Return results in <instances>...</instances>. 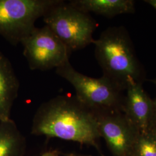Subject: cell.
I'll list each match as a JSON object with an SVG mask.
<instances>
[{
	"mask_svg": "<svg viewBox=\"0 0 156 156\" xmlns=\"http://www.w3.org/2000/svg\"><path fill=\"white\" fill-rule=\"evenodd\" d=\"M23 55L31 70L47 71L69 61L72 52L49 27H35L22 42Z\"/></svg>",
	"mask_w": 156,
	"mask_h": 156,
	"instance_id": "8992f818",
	"label": "cell"
},
{
	"mask_svg": "<svg viewBox=\"0 0 156 156\" xmlns=\"http://www.w3.org/2000/svg\"><path fill=\"white\" fill-rule=\"evenodd\" d=\"M26 140L11 119L0 122V156H23Z\"/></svg>",
	"mask_w": 156,
	"mask_h": 156,
	"instance_id": "8fae6325",
	"label": "cell"
},
{
	"mask_svg": "<svg viewBox=\"0 0 156 156\" xmlns=\"http://www.w3.org/2000/svg\"><path fill=\"white\" fill-rule=\"evenodd\" d=\"M20 83L11 62L0 51V122L11 119L12 108Z\"/></svg>",
	"mask_w": 156,
	"mask_h": 156,
	"instance_id": "9c48e42d",
	"label": "cell"
},
{
	"mask_svg": "<svg viewBox=\"0 0 156 156\" xmlns=\"http://www.w3.org/2000/svg\"><path fill=\"white\" fill-rule=\"evenodd\" d=\"M95 58L104 76L123 91L131 82L143 83L146 73L134 49L127 29L112 26L104 30L95 39Z\"/></svg>",
	"mask_w": 156,
	"mask_h": 156,
	"instance_id": "7a4b0ae2",
	"label": "cell"
},
{
	"mask_svg": "<svg viewBox=\"0 0 156 156\" xmlns=\"http://www.w3.org/2000/svg\"><path fill=\"white\" fill-rule=\"evenodd\" d=\"M101 137L114 156H132L140 131L122 112L96 115Z\"/></svg>",
	"mask_w": 156,
	"mask_h": 156,
	"instance_id": "52a82bcc",
	"label": "cell"
},
{
	"mask_svg": "<svg viewBox=\"0 0 156 156\" xmlns=\"http://www.w3.org/2000/svg\"><path fill=\"white\" fill-rule=\"evenodd\" d=\"M60 0H0V35L11 45L21 44L36 21Z\"/></svg>",
	"mask_w": 156,
	"mask_h": 156,
	"instance_id": "5b68a950",
	"label": "cell"
},
{
	"mask_svg": "<svg viewBox=\"0 0 156 156\" xmlns=\"http://www.w3.org/2000/svg\"><path fill=\"white\" fill-rule=\"evenodd\" d=\"M71 5L82 11L112 18L122 14H132L135 11L133 0H71Z\"/></svg>",
	"mask_w": 156,
	"mask_h": 156,
	"instance_id": "30bf717a",
	"label": "cell"
},
{
	"mask_svg": "<svg viewBox=\"0 0 156 156\" xmlns=\"http://www.w3.org/2000/svg\"><path fill=\"white\" fill-rule=\"evenodd\" d=\"M132 156H156V128L139 133Z\"/></svg>",
	"mask_w": 156,
	"mask_h": 156,
	"instance_id": "7c38bea8",
	"label": "cell"
},
{
	"mask_svg": "<svg viewBox=\"0 0 156 156\" xmlns=\"http://www.w3.org/2000/svg\"><path fill=\"white\" fill-rule=\"evenodd\" d=\"M43 20L72 53L94 44L93 35L98 24L89 13L69 2L60 0L45 13Z\"/></svg>",
	"mask_w": 156,
	"mask_h": 156,
	"instance_id": "277c9868",
	"label": "cell"
},
{
	"mask_svg": "<svg viewBox=\"0 0 156 156\" xmlns=\"http://www.w3.org/2000/svg\"><path fill=\"white\" fill-rule=\"evenodd\" d=\"M145 2L151 6L153 8H154L156 10V0H146V1H145Z\"/></svg>",
	"mask_w": 156,
	"mask_h": 156,
	"instance_id": "9a60e30c",
	"label": "cell"
},
{
	"mask_svg": "<svg viewBox=\"0 0 156 156\" xmlns=\"http://www.w3.org/2000/svg\"><path fill=\"white\" fill-rule=\"evenodd\" d=\"M126 91L123 107L124 115L140 132L151 128L154 113L153 100L146 93L143 83L131 82Z\"/></svg>",
	"mask_w": 156,
	"mask_h": 156,
	"instance_id": "ba28073f",
	"label": "cell"
},
{
	"mask_svg": "<svg viewBox=\"0 0 156 156\" xmlns=\"http://www.w3.org/2000/svg\"><path fill=\"white\" fill-rule=\"evenodd\" d=\"M60 154V153L57 151H47L44 153L40 156H58Z\"/></svg>",
	"mask_w": 156,
	"mask_h": 156,
	"instance_id": "5bb4252c",
	"label": "cell"
},
{
	"mask_svg": "<svg viewBox=\"0 0 156 156\" xmlns=\"http://www.w3.org/2000/svg\"><path fill=\"white\" fill-rule=\"evenodd\" d=\"M151 82H152L153 83L156 85V78L154 79L151 80ZM154 103V113H153V122H152V127L156 129V98L153 100Z\"/></svg>",
	"mask_w": 156,
	"mask_h": 156,
	"instance_id": "4fadbf2b",
	"label": "cell"
},
{
	"mask_svg": "<svg viewBox=\"0 0 156 156\" xmlns=\"http://www.w3.org/2000/svg\"><path fill=\"white\" fill-rule=\"evenodd\" d=\"M31 133L90 145L99 150L97 115L75 95H57L41 104L34 115Z\"/></svg>",
	"mask_w": 156,
	"mask_h": 156,
	"instance_id": "6da1fadb",
	"label": "cell"
},
{
	"mask_svg": "<svg viewBox=\"0 0 156 156\" xmlns=\"http://www.w3.org/2000/svg\"><path fill=\"white\" fill-rule=\"evenodd\" d=\"M56 73L73 86L78 100L95 115L123 112V91L109 79L82 74L74 69L69 61L56 68Z\"/></svg>",
	"mask_w": 156,
	"mask_h": 156,
	"instance_id": "3957f363",
	"label": "cell"
},
{
	"mask_svg": "<svg viewBox=\"0 0 156 156\" xmlns=\"http://www.w3.org/2000/svg\"><path fill=\"white\" fill-rule=\"evenodd\" d=\"M58 156H90L84 154H77V153H67V154H60Z\"/></svg>",
	"mask_w": 156,
	"mask_h": 156,
	"instance_id": "2e32d148",
	"label": "cell"
}]
</instances>
